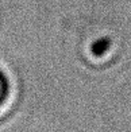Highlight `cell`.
Instances as JSON below:
<instances>
[{
  "mask_svg": "<svg viewBox=\"0 0 131 132\" xmlns=\"http://www.w3.org/2000/svg\"><path fill=\"white\" fill-rule=\"evenodd\" d=\"M14 90L15 86L10 74L0 66V113L10 105L14 97Z\"/></svg>",
  "mask_w": 131,
  "mask_h": 132,
  "instance_id": "6da1fadb",
  "label": "cell"
}]
</instances>
